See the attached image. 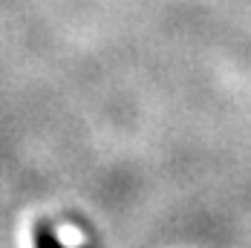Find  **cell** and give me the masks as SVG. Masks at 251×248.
<instances>
[{
    "instance_id": "obj_1",
    "label": "cell",
    "mask_w": 251,
    "mask_h": 248,
    "mask_svg": "<svg viewBox=\"0 0 251 248\" xmlns=\"http://www.w3.org/2000/svg\"><path fill=\"white\" fill-rule=\"evenodd\" d=\"M35 246L38 248H64L47 225H38V231H35Z\"/></svg>"
}]
</instances>
